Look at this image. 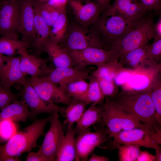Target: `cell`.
<instances>
[{"instance_id": "6da1fadb", "label": "cell", "mask_w": 161, "mask_h": 161, "mask_svg": "<svg viewBox=\"0 0 161 161\" xmlns=\"http://www.w3.org/2000/svg\"><path fill=\"white\" fill-rule=\"evenodd\" d=\"M151 89L140 91L122 90L115 96L109 97L120 109L135 115L154 133L161 136V125L156 120L151 97Z\"/></svg>"}, {"instance_id": "7a4b0ae2", "label": "cell", "mask_w": 161, "mask_h": 161, "mask_svg": "<svg viewBox=\"0 0 161 161\" xmlns=\"http://www.w3.org/2000/svg\"><path fill=\"white\" fill-rule=\"evenodd\" d=\"M52 114L44 118L35 119L30 125L17 131L6 143L0 145V161H4L9 157L29 152L33 148L38 146V140L45 135V126L49 122Z\"/></svg>"}, {"instance_id": "3957f363", "label": "cell", "mask_w": 161, "mask_h": 161, "mask_svg": "<svg viewBox=\"0 0 161 161\" xmlns=\"http://www.w3.org/2000/svg\"><path fill=\"white\" fill-rule=\"evenodd\" d=\"M154 24L151 11L140 19L133 21L126 33L110 49L113 52L114 61H118L126 53L153 38Z\"/></svg>"}, {"instance_id": "277c9868", "label": "cell", "mask_w": 161, "mask_h": 161, "mask_svg": "<svg viewBox=\"0 0 161 161\" xmlns=\"http://www.w3.org/2000/svg\"><path fill=\"white\" fill-rule=\"evenodd\" d=\"M102 121L106 126L108 139L113 138L123 131L135 128L146 129L154 132L135 115L120 109L109 97H106L103 103Z\"/></svg>"}, {"instance_id": "5b68a950", "label": "cell", "mask_w": 161, "mask_h": 161, "mask_svg": "<svg viewBox=\"0 0 161 161\" xmlns=\"http://www.w3.org/2000/svg\"><path fill=\"white\" fill-rule=\"evenodd\" d=\"M101 13L92 25L100 35L104 48L109 50L126 33L133 21L117 15Z\"/></svg>"}, {"instance_id": "8992f818", "label": "cell", "mask_w": 161, "mask_h": 161, "mask_svg": "<svg viewBox=\"0 0 161 161\" xmlns=\"http://www.w3.org/2000/svg\"><path fill=\"white\" fill-rule=\"evenodd\" d=\"M88 27L78 23L68 26L66 35L61 45L68 51L80 50L89 47L104 48L98 32L93 27L91 29Z\"/></svg>"}, {"instance_id": "52a82bcc", "label": "cell", "mask_w": 161, "mask_h": 161, "mask_svg": "<svg viewBox=\"0 0 161 161\" xmlns=\"http://www.w3.org/2000/svg\"><path fill=\"white\" fill-rule=\"evenodd\" d=\"M161 143V136L146 129L135 128L121 131L113 138L109 145L111 150L125 144H135L140 147L160 150Z\"/></svg>"}, {"instance_id": "ba28073f", "label": "cell", "mask_w": 161, "mask_h": 161, "mask_svg": "<svg viewBox=\"0 0 161 161\" xmlns=\"http://www.w3.org/2000/svg\"><path fill=\"white\" fill-rule=\"evenodd\" d=\"M105 126L103 123V125L96 128L95 131L91 132L88 128L77 134L75 138V160L86 161L96 147L108 140V133Z\"/></svg>"}, {"instance_id": "9c48e42d", "label": "cell", "mask_w": 161, "mask_h": 161, "mask_svg": "<svg viewBox=\"0 0 161 161\" xmlns=\"http://www.w3.org/2000/svg\"><path fill=\"white\" fill-rule=\"evenodd\" d=\"M49 122V127L38 151L47 161H54L65 134L58 113L52 114Z\"/></svg>"}, {"instance_id": "30bf717a", "label": "cell", "mask_w": 161, "mask_h": 161, "mask_svg": "<svg viewBox=\"0 0 161 161\" xmlns=\"http://www.w3.org/2000/svg\"><path fill=\"white\" fill-rule=\"evenodd\" d=\"M22 86L23 87L19 93L20 97L27 106L34 120L38 115L43 113L52 114L57 112L62 116L64 115L65 108L42 100L27 80Z\"/></svg>"}, {"instance_id": "8fae6325", "label": "cell", "mask_w": 161, "mask_h": 161, "mask_svg": "<svg viewBox=\"0 0 161 161\" xmlns=\"http://www.w3.org/2000/svg\"><path fill=\"white\" fill-rule=\"evenodd\" d=\"M27 80L40 98L45 102L67 105L72 100L58 85L45 78L31 77Z\"/></svg>"}, {"instance_id": "7c38bea8", "label": "cell", "mask_w": 161, "mask_h": 161, "mask_svg": "<svg viewBox=\"0 0 161 161\" xmlns=\"http://www.w3.org/2000/svg\"><path fill=\"white\" fill-rule=\"evenodd\" d=\"M161 72V62L134 69L129 80L121 86L122 89L135 91L150 89L158 74Z\"/></svg>"}, {"instance_id": "4fadbf2b", "label": "cell", "mask_w": 161, "mask_h": 161, "mask_svg": "<svg viewBox=\"0 0 161 161\" xmlns=\"http://www.w3.org/2000/svg\"><path fill=\"white\" fill-rule=\"evenodd\" d=\"M68 51L72 58L74 67L84 68L92 65L97 66L106 62L114 61L113 54L111 49L89 47Z\"/></svg>"}, {"instance_id": "5bb4252c", "label": "cell", "mask_w": 161, "mask_h": 161, "mask_svg": "<svg viewBox=\"0 0 161 161\" xmlns=\"http://www.w3.org/2000/svg\"><path fill=\"white\" fill-rule=\"evenodd\" d=\"M18 0H8L0 6V35L18 39L19 33Z\"/></svg>"}, {"instance_id": "9a60e30c", "label": "cell", "mask_w": 161, "mask_h": 161, "mask_svg": "<svg viewBox=\"0 0 161 161\" xmlns=\"http://www.w3.org/2000/svg\"><path fill=\"white\" fill-rule=\"evenodd\" d=\"M27 49L21 48L17 52L20 56V68L24 75L25 77L30 75L31 77L38 78L47 77L53 69L48 65L49 58L30 55Z\"/></svg>"}, {"instance_id": "2e32d148", "label": "cell", "mask_w": 161, "mask_h": 161, "mask_svg": "<svg viewBox=\"0 0 161 161\" xmlns=\"http://www.w3.org/2000/svg\"><path fill=\"white\" fill-rule=\"evenodd\" d=\"M150 11L137 0H114L113 4L102 12L117 15L133 21Z\"/></svg>"}, {"instance_id": "e0dca14e", "label": "cell", "mask_w": 161, "mask_h": 161, "mask_svg": "<svg viewBox=\"0 0 161 161\" xmlns=\"http://www.w3.org/2000/svg\"><path fill=\"white\" fill-rule=\"evenodd\" d=\"M78 23L88 27L102 12L100 6L92 0H69Z\"/></svg>"}, {"instance_id": "ac0fdd59", "label": "cell", "mask_w": 161, "mask_h": 161, "mask_svg": "<svg viewBox=\"0 0 161 161\" xmlns=\"http://www.w3.org/2000/svg\"><path fill=\"white\" fill-rule=\"evenodd\" d=\"M95 69L90 66L84 68L74 66L55 67L45 78L61 87L70 82L87 79L89 75Z\"/></svg>"}, {"instance_id": "d6986e66", "label": "cell", "mask_w": 161, "mask_h": 161, "mask_svg": "<svg viewBox=\"0 0 161 161\" xmlns=\"http://www.w3.org/2000/svg\"><path fill=\"white\" fill-rule=\"evenodd\" d=\"M34 0H18L19 33L21 35V40L29 44L31 47L34 34Z\"/></svg>"}, {"instance_id": "ffe728a7", "label": "cell", "mask_w": 161, "mask_h": 161, "mask_svg": "<svg viewBox=\"0 0 161 161\" xmlns=\"http://www.w3.org/2000/svg\"><path fill=\"white\" fill-rule=\"evenodd\" d=\"M20 56H6L5 63L0 71V81L9 88L16 83L23 85L26 81L20 68Z\"/></svg>"}, {"instance_id": "44dd1931", "label": "cell", "mask_w": 161, "mask_h": 161, "mask_svg": "<svg viewBox=\"0 0 161 161\" xmlns=\"http://www.w3.org/2000/svg\"><path fill=\"white\" fill-rule=\"evenodd\" d=\"M43 52L47 53L55 68L74 66L73 60L68 50L61 45L49 40L44 45Z\"/></svg>"}, {"instance_id": "7402d4cb", "label": "cell", "mask_w": 161, "mask_h": 161, "mask_svg": "<svg viewBox=\"0 0 161 161\" xmlns=\"http://www.w3.org/2000/svg\"><path fill=\"white\" fill-rule=\"evenodd\" d=\"M34 34L32 47L37 54H39L43 52L44 45L49 40L50 28L34 6Z\"/></svg>"}, {"instance_id": "603a6c76", "label": "cell", "mask_w": 161, "mask_h": 161, "mask_svg": "<svg viewBox=\"0 0 161 161\" xmlns=\"http://www.w3.org/2000/svg\"><path fill=\"white\" fill-rule=\"evenodd\" d=\"M148 42L131 51L121 57L118 61L131 66L134 69L159 63L149 55L147 49Z\"/></svg>"}, {"instance_id": "cb8c5ba5", "label": "cell", "mask_w": 161, "mask_h": 161, "mask_svg": "<svg viewBox=\"0 0 161 161\" xmlns=\"http://www.w3.org/2000/svg\"><path fill=\"white\" fill-rule=\"evenodd\" d=\"M28 119L34 120L27 106L21 99L15 100L0 112V120L8 119L15 122H25Z\"/></svg>"}, {"instance_id": "d4e9b609", "label": "cell", "mask_w": 161, "mask_h": 161, "mask_svg": "<svg viewBox=\"0 0 161 161\" xmlns=\"http://www.w3.org/2000/svg\"><path fill=\"white\" fill-rule=\"evenodd\" d=\"M76 134L73 125L67 127V131L58 151L56 161H72L75 159V138Z\"/></svg>"}, {"instance_id": "484cf974", "label": "cell", "mask_w": 161, "mask_h": 161, "mask_svg": "<svg viewBox=\"0 0 161 161\" xmlns=\"http://www.w3.org/2000/svg\"><path fill=\"white\" fill-rule=\"evenodd\" d=\"M103 103L90 106L85 110L79 120L76 122L75 127L76 134L89 128L91 126L100 123L102 121Z\"/></svg>"}, {"instance_id": "4316f807", "label": "cell", "mask_w": 161, "mask_h": 161, "mask_svg": "<svg viewBox=\"0 0 161 161\" xmlns=\"http://www.w3.org/2000/svg\"><path fill=\"white\" fill-rule=\"evenodd\" d=\"M66 10L62 11L50 28L49 40L59 44L64 40L68 27Z\"/></svg>"}, {"instance_id": "83f0119b", "label": "cell", "mask_w": 161, "mask_h": 161, "mask_svg": "<svg viewBox=\"0 0 161 161\" xmlns=\"http://www.w3.org/2000/svg\"><path fill=\"white\" fill-rule=\"evenodd\" d=\"M89 104L85 101L72 100L65 108L64 116L66 119L64 124H66L67 127L73 126L80 118Z\"/></svg>"}, {"instance_id": "f1b7e54d", "label": "cell", "mask_w": 161, "mask_h": 161, "mask_svg": "<svg viewBox=\"0 0 161 161\" xmlns=\"http://www.w3.org/2000/svg\"><path fill=\"white\" fill-rule=\"evenodd\" d=\"M87 79L89 81L88 88L81 100L91 104L90 106L103 103L105 97L100 90L97 78L91 73Z\"/></svg>"}, {"instance_id": "f546056e", "label": "cell", "mask_w": 161, "mask_h": 161, "mask_svg": "<svg viewBox=\"0 0 161 161\" xmlns=\"http://www.w3.org/2000/svg\"><path fill=\"white\" fill-rule=\"evenodd\" d=\"M30 47L29 44L22 40L5 36L0 38V54L3 55L13 56L19 49Z\"/></svg>"}, {"instance_id": "4dcf8cb0", "label": "cell", "mask_w": 161, "mask_h": 161, "mask_svg": "<svg viewBox=\"0 0 161 161\" xmlns=\"http://www.w3.org/2000/svg\"><path fill=\"white\" fill-rule=\"evenodd\" d=\"M123 66L118 61L108 62L97 66L91 73L97 78L114 81L115 77Z\"/></svg>"}, {"instance_id": "1f68e13d", "label": "cell", "mask_w": 161, "mask_h": 161, "mask_svg": "<svg viewBox=\"0 0 161 161\" xmlns=\"http://www.w3.org/2000/svg\"><path fill=\"white\" fill-rule=\"evenodd\" d=\"M85 79L75 80L69 82L60 87L72 100H81L87 90L89 83Z\"/></svg>"}, {"instance_id": "d6a6232c", "label": "cell", "mask_w": 161, "mask_h": 161, "mask_svg": "<svg viewBox=\"0 0 161 161\" xmlns=\"http://www.w3.org/2000/svg\"><path fill=\"white\" fill-rule=\"evenodd\" d=\"M34 6L50 28L60 13L64 10H57L49 6L46 2L38 0H34Z\"/></svg>"}, {"instance_id": "836d02e7", "label": "cell", "mask_w": 161, "mask_h": 161, "mask_svg": "<svg viewBox=\"0 0 161 161\" xmlns=\"http://www.w3.org/2000/svg\"><path fill=\"white\" fill-rule=\"evenodd\" d=\"M151 98L154 107L155 117L158 123L161 125V75L157 76L151 89Z\"/></svg>"}, {"instance_id": "e575fe53", "label": "cell", "mask_w": 161, "mask_h": 161, "mask_svg": "<svg viewBox=\"0 0 161 161\" xmlns=\"http://www.w3.org/2000/svg\"><path fill=\"white\" fill-rule=\"evenodd\" d=\"M140 146L133 144H122L118 146V156L120 161H137L142 151Z\"/></svg>"}, {"instance_id": "d590c367", "label": "cell", "mask_w": 161, "mask_h": 161, "mask_svg": "<svg viewBox=\"0 0 161 161\" xmlns=\"http://www.w3.org/2000/svg\"><path fill=\"white\" fill-rule=\"evenodd\" d=\"M17 131L15 122L8 119L0 120V141L7 142Z\"/></svg>"}, {"instance_id": "8d00e7d4", "label": "cell", "mask_w": 161, "mask_h": 161, "mask_svg": "<svg viewBox=\"0 0 161 161\" xmlns=\"http://www.w3.org/2000/svg\"><path fill=\"white\" fill-rule=\"evenodd\" d=\"M20 97L19 93H14L0 81V110Z\"/></svg>"}, {"instance_id": "74e56055", "label": "cell", "mask_w": 161, "mask_h": 161, "mask_svg": "<svg viewBox=\"0 0 161 161\" xmlns=\"http://www.w3.org/2000/svg\"><path fill=\"white\" fill-rule=\"evenodd\" d=\"M97 78L100 90L105 97H114L119 92L118 86L113 81L108 80L100 78Z\"/></svg>"}, {"instance_id": "f35d334b", "label": "cell", "mask_w": 161, "mask_h": 161, "mask_svg": "<svg viewBox=\"0 0 161 161\" xmlns=\"http://www.w3.org/2000/svg\"><path fill=\"white\" fill-rule=\"evenodd\" d=\"M153 42L148 44V51L150 56L158 63L161 60V38H154Z\"/></svg>"}, {"instance_id": "ab89813d", "label": "cell", "mask_w": 161, "mask_h": 161, "mask_svg": "<svg viewBox=\"0 0 161 161\" xmlns=\"http://www.w3.org/2000/svg\"><path fill=\"white\" fill-rule=\"evenodd\" d=\"M134 70V68H128L123 66L114 78L115 83L117 86H121L128 82L131 77Z\"/></svg>"}, {"instance_id": "60d3db41", "label": "cell", "mask_w": 161, "mask_h": 161, "mask_svg": "<svg viewBox=\"0 0 161 161\" xmlns=\"http://www.w3.org/2000/svg\"><path fill=\"white\" fill-rule=\"evenodd\" d=\"M144 7L149 11L154 10L160 12L161 9V0H138Z\"/></svg>"}, {"instance_id": "b9f144b4", "label": "cell", "mask_w": 161, "mask_h": 161, "mask_svg": "<svg viewBox=\"0 0 161 161\" xmlns=\"http://www.w3.org/2000/svg\"><path fill=\"white\" fill-rule=\"evenodd\" d=\"M69 0H49L46 2L52 7L60 10L66 9V4Z\"/></svg>"}, {"instance_id": "7bdbcfd3", "label": "cell", "mask_w": 161, "mask_h": 161, "mask_svg": "<svg viewBox=\"0 0 161 161\" xmlns=\"http://www.w3.org/2000/svg\"><path fill=\"white\" fill-rule=\"evenodd\" d=\"M25 161H47L38 151L36 152L30 151L26 157Z\"/></svg>"}, {"instance_id": "ee69618b", "label": "cell", "mask_w": 161, "mask_h": 161, "mask_svg": "<svg viewBox=\"0 0 161 161\" xmlns=\"http://www.w3.org/2000/svg\"><path fill=\"white\" fill-rule=\"evenodd\" d=\"M137 161H155V156L146 151H141Z\"/></svg>"}, {"instance_id": "f6af8a7d", "label": "cell", "mask_w": 161, "mask_h": 161, "mask_svg": "<svg viewBox=\"0 0 161 161\" xmlns=\"http://www.w3.org/2000/svg\"><path fill=\"white\" fill-rule=\"evenodd\" d=\"M154 38H161V17L159 18L157 22L154 24Z\"/></svg>"}, {"instance_id": "bcb514c9", "label": "cell", "mask_w": 161, "mask_h": 161, "mask_svg": "<svg viewBox=\"0 0 161 161\" xmlns=\"http://www.w3.org/2000/svg\"><path fill=\"white\" fill-rule=\"evenodd\" d=\"M109 159L105 156H100L95 153L91 154V157L89 159V161H108Z\"/></svg>"}, {"instance_id": "7dc6e473", "label": "cell", "mask_w": 161, "mask_h": 161, "mask_svg": "<svg viewBox=\"0 0 161 161\" xmlns=\"http://www.w3.org/2000/svg\"><path fill=\"white\" fill-rule=\"evenodd\" d=\"M97 3L101 6L102 12L109 7L111 5V0H92Z\"/></svg>"}, {"instance_id": "c3c4849f", "label": "cell", "mask_w": 161, "mask_h": 161, "mask_svg": "<svg viewBox=\"0 0 161 161\" xmlns=\"http://www.w3.org/2000/svg\"><path fill=\"white\" fill-rule=\"evenodd\" d=\"M6 57V56L0 54V71L5 63Z\"/></svg>"}, {"instance_id": "681fc988", "label": "cell", "mask_w": 161, "mask_h": 161, "mask_svg": "<svg viewBox=\"0 0 161 161\" xmlns=\"http://www.w3.org/2000/svg\"><path fill=\"white\" fill-rule=\"evenodd\" d=\"M156 154L155 155V161H161V149L155 150Z\"/></svg>"}, {"instance_id": "f907efd6", "label": "cell", "mask_w": 161, "mask_h": 161, "mask_svg": "<svg viewBox=\"0 0 161 161\" xmlns=\"http://www.w3.org/2000/svg\"><path fill=\"white\" fill-rule=\"evenodd\" d=\"M21 160L18 156H10L5 158L4 161H20Z\"/></svg>"}, {"instance_id": "816d5d0a", "label": "cell", "mask_w": 161, "mask_h": 161, "mask_svg": "<svg viewBox=\"0 0 161 161\" xmlns=\"http://www.w3.org/2000/svg\"><path fill=\"white\" fill-rule=\"evenodd\" d=\"M41 1L47 2L49 0H38Z\"/></svg>"}]
</instances>
